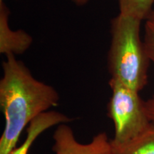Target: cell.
Returning <instances> with one entry per match:
<instances>
[{
  "mask_svg": "<svg viewBox=\"0 0 154 154\" xmlns=\"http://www.w3.org/2000/svg\"><path fill=\"white\" fill-rule=\"evenodd\" d=\"M143 42L151 61L154 63V21L146 20Z\"/></svg>",
  "mask_w": 154,
  "mask_h": 154,
  "instance_id": "9",
  "label": "cell"
},
{
  "mask_svg": "<svg viewBox=\"0 0 154 154\" xmlns=\"http://www.w3.org/2000/svg\"><path fill=\"white\" fill-rule=\"evenodd\" d=\"M4 2V0H0V3H2Z\"/></svg>",
  "mask_w": 154,
  "mask_h": 154,
  "instance_id": "13",
  "label": "cell"
},
{
  "mask_svg": "<svg viewBox=\"0 0 154 154\" xmlns=\"http://www.w3.org/2000/svg\"><path fill=\"white\" fill-rule=\"evenodd\" d=\"M119 14L143 21L147 20L153 8L154 0H118Z\"/></svg>",
  "mask_w": 154,
  "mask_h": 154,
  "instance_id": "8",
  "label": "cell"
},
{
  "mask_svg": "<svg viewBox=\"0 0 154 154\" xmlns=\"http://www.w3.org/2000/svg\"><path fill=\"white\" fill-rule=\"evenodd\" d=\"M147 20H151V21H154V7L153 9H152V11H151V13H150L149 17H148Z\"/></svg>",
  "mask_w": 154,
  "mask_h": 154,
  "instance_id": "12",
  "label": "cell"
},
{
  "mask_svg": "<svg viewBox=\"0 0 154 154\" xmlns=\"http://www.w3.org/2000/svg\"><path fill=\"white\" fill-rule=\"evenodd\" d=\"M6 57L0 80V106L5 118L0 154H9L14 149L25 127L56 106L59 100L57 90L34 78L22 61L13 54Z\"/></svg>",
  "mask_w": 154,
  "mask_h": 154,
  "instance_id": "1",
  "label": "cell"
},
{
  "mask_svg": "<svg viewBox=\"0 0 154 154\" xmlns=\"http://www.w3.org/2000/svg\"><path fill=\"white\" fill-rule=\"evenodd\" d=\"M10 11L5 2L0 3V53L19 55L29 49L33 38L22 29L12 30L9 26Z\"/></svg>",
  "mask_w": 154,
  "mask_h": 154,
  "instance_id": "5",
  "label": "cell"
},
{
  "mask_svg": "<svg viewBox=\"0 0 154 154\" xmlns=\"http://www.w3.org/2000/svg\"><path fill=\"white\" fill-rule=\"evenodd\" d=\"M141 20L119 14L111 22L108 68L111 78L140 92L148 84L151 59L140 35Z\"/></svg>",
  "mask_w": 154,
  "mask_h": 154,
  "instance_id": "2",
  "label": "cell"
},
{
  "mask_svg": "<svg viewBox=\"0 0 154 154\" xmlns=\"http://www.w3.org/2000/svg\"><path fill=\"white\" fill-rule=\"evenodd\" d=\"M55 154H111V140L104 132L99 133L88 143H81L66 124H59L53 135Z\"/></svg>",
  "mask_w": 154,
  "mask_h": 154,
  "instance_id": "4",
  "label": "cell"
},
{
  "mask_svg": "<svg viewBox=\"0 0 154 154\" xmlns=\"http://www.w3.org/2000/svg\"><path fill=\"white\" fill-rule=\"evenodd\" d=\"M111 146V154H154V122L133 139Z\"/></svg>",
  "mask_w": 154,
  "mask_h": 154,
  "instance_id": "7",
  "label": "cell"
},
{
  "mask_svg": "<svg viewBox=\"0 0 154 154\" xmlns=\"http://www.w3.org/2000/svg\"><path fill=\"white\" fill-rule=\"evenodd\" d=\"M111 96L108 103V116L114 124L113 144H120L136 137L149 127L151 121L144 109L139 92L110 79Z\"/></svg>",
  "mask_w": 154,
  "mask_h": 154,
  "instance_id": "3",
  "label": "cell"
},
{
  "mask_svg": "<svg viewBox=\"0 0 154 154\" xmlns=\"http://www.w3.org/2000/svg\"><path fill=\"white\" fill-rule=\"evenodd\" d=\"M144 109L149 120L154 122V96L147 101H144Z\"/></svg>",
  "mask_w": 154,
  "mask_h": 154,
  "instance_id": "10",
  "label": "cell"
},
{
  "mask_svg": "<svg viewBox=\"0 0 154 154\" xmlns=\"http://www.w3.org/2000/svg\"><path fill=\"white\" fill-rule=\"evenodd\" d=\"M72 1L77 6H84L88 2V0H72Z\"/></svg>",
  "mask_w": 154,
  "mask_h": 154,
  "instance_id": "11",
  "label": "cell"
},
{
  "mask_svg": "<svg viewBox=\"0 0 154 154\" xmlns=\"http://www.w3.org/2000/svg\"><path fill=\"white\" fill-rule=\"evenodd\" d=\"M72 121V119L58 111H49L42 113L29 125L26 129V138L24 143L19 148L13 149L9 154H27L30 146L40 134L54 126L66 124Z\"/></svg>",
  "mask_w": 154,
  "mask_h": 154,
  "instance_id": "6",
  "label": "cell"
}]
</instances>
